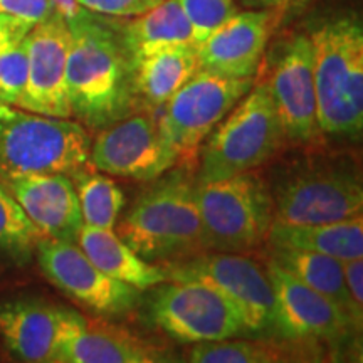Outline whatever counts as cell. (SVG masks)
<instances>
[{
	"label": "cell",
	"mask_w": 363,
	"mask_h": 363,
	"mask_svg": "<svg viewBox=\"0 0 363 363\" xmlns=\"http://www.w3.org/2000/svg\"><path fill=\"white\" fill-rule=\"evenodd\" d=\"M116 224L118 238L153 264H172L203 251L195 179L187 170H169L152 180Z\"/></svg>",
	"instance_id": "obj_2"
},
{
	"label": "cell",
	"mask_w": 363,
	"mask_h": 363,
	"mask_svg": "<svg viewBox=\"0 0 363 363\" xmlns=\"http://www.w3.org/2000/svg\"><path fill=\"white\" fill-rule=\"evenodd\" d=\"M86 11L101 13L110 17H136L150 11L162 0H76Z\"/></svg>",
	"instance_id": "obj_30"
},
{
	"label": "cell",
	"mask_w": 363,
	"mask_h": 363,
	"mask_svg": "<svg viewBox=\"0 0 363 363\" xmlns=\"http://www.w3.org/2000/svg\"><path fill=\"white\" fill-rule=\"evenodd\" d=\"M179 163L155 118L138 111L99 130L91 142L88 165L103 174L152 182Z\"/></svg>",
	"instance_id": "obj_13"
},
{
	"label": "cell",
	"mask_w": 363,
	"mask_h": 363,
	"mask_svg": "<svg viewBox=\"0 0 363 363\" xmlns=\"http://www.w3.org/2000/svg\"><path fill=\"white\" fill-rule=\"evenodd\" d=\"M195 199L203 251L246 254L266 242L272 225L269 182L254 170L224 180L197 182Z\"/></svg>",
	"instance_id": "obj_7"
},
{
	"label": "cell",
	"mask_w": 363,
	"mask_h": 363,
	"mask_svg": "<svg viewBox=\"0 0 363 363\" xmlns=\"http://www.w3.org/2000/svg\"><path fill=\"white\" fill-rule=\"evenodd\" d=\"M79 197L84 225L115 229L125 207V194L111 177L88 170V165L69 175Z\"/></svg>",
	"instance_id": "obj_26"
},
{
	"label": "cell",
	"mask_w": 363,
	"mask_h": 363,
	"mask_svg": "<svg viewBox=\"0 0 363 363\" xmlns=\"http://www.w3.org/2000/svg\"><path fill=\"white\" fill-rule=\"evenodd\" d=\"M153 288L150 318L177 342H219L249 335L233 303L211 286L167 279Z\"/></svg>",
	"instance_id": "obj_9"
},
{
	"label": "cell",
	"mask_w": 363,
	"mask_h": 363,
	"mask_svg": "<svg viewBox=\"0 0 363 363\" xmlns=\"http://www.w3.org/2000/svg\"><path fill=\"white\" fill-rule=\"evenodd\" d=\"M43 238L76 242L84 225L79 197L66 174H26L0 182Z\"/></svg>",
	"instance_id": "obj_18"
},
{
	"label": "cell",
	"mask_w": 363,
	"mask_h": 363,
	"mask_svg": "<svg viewBox=\"0 0 363 363\" xmlns=\"http://www.w3.org/2000/svg\"><path fill=\"white\" fill-rule=\"evenodd\" d=\"M266 274L276 299L279 338L338 345L362 331L331 299L301 283L274 261H267Z\"/></svg>",
	"instance_id": "obj_14"
},
{
	"label": "cell",
	"mask_w": 363,
	"mask_h": 363,
	"mask_svg": "<svg viewBox=\"0 0 363 363\" xmlns=\"http://www.w3.org/2000/svg\"><path fill=\"white\" fill-rule=\"evenodd\" d=\"M123 38L135 66L140 59L162 49L197 45L180 0H162L150 11L123 22Z\"/></svg>",
	"instance_id": "obj_24"
},
{
	"label": "cell",
	"mask_w": 363,
	"mask_h": 363,
	"mask_svg": "<svg viewBox=\"0 0 363 363\" xmlns=\"http://www.w3.org/2000/svg\"><path fill=\"white\" fill-rule=\"evenodd\" d=\"M165 269L170 281H194L225 296L239 311L251 337H278L274 293L266 271L251 257L202 252L167 264Z\"/></svg>",
	"instance_id": "obj_8"
},
{
	"label": "cell",
	"mask_w": 363,
	"mask_h": 363,
	"mask_svg": "<svg viewBox=\"0 0 363 363\" xmlns=\"http://www.w3.org/2000/svg\"><path fill=\"white\" fill-rule=\"evenodd\" d=\"M43 234L30 222L12 197V194L0 184V254L17 264H26L33 257Z\"/></svg>",
	"instance_id": "obj_27"
},
{
	"label": "cell",
	"mask_w": 363,
	"mask_h": 363,
	"mask_svg": "<svg viewBox=\"0 0 363 363\" xmlns=\"http://www.w3.org/2000/svg\"><path fill=\"white\" fill-rule=\"evenodd\" d=\"M91 135L69 118L0 103V182L26 174H66L88 165Z\"/></svg>",
	"instance_id": "obj_5"
},
{
	"label": "cell",
	"mask_w": 363,
	"mask_h": 363,
	"mask_svg": "<svg viewBox=\"0 0 363 363\" xmlns=\"http://www.w3.org/2000/svg\"><path fill=\"white\" fill-rule=\"evenodd\" d=\"M286 143L266 79L252 84L207 135L197 182L224 180L262 167Z\"/></svg>",
	"instance_id": "obj_6"
},
{
	"label": "cell",
	"mask_w": 363,
	"mask_h": 363,
	"mask_svg": "<svg viewBox=\"0 0 363 363\" xmlns=\"http://www.w3.org/2000/svg\"><path fill=\"white\" fill-rule=\"evenodd\" d=\"M29 78L26 38L0 51V103L17 106Z\"/></svg>",
	"instance_id": "obj_28"
},
{
	"label": "cell",
	"mask_w": 363,
	"mask_h": 363,
	"mask_svg": "<svg viewBox=\"0 0 363 363\" xmlns=\"http://www.w3.org/2000/svg\"><path fill=\"white\" fill-rule=\"evenodd\" d=\"M180 6L190 22L197 45L238 13L234 0H180Z\"/></svg>",
	"instance_id": "obj_29"
},
{
	"label": "cell",
	"mask_w": 363,
	"mask_h": 363,
	"mask_svg": "<svg viewBox=\"0 0 363 363\" xmlns=\"http://www.w3.org/2000/svg\"><path fill=\"white\" fill-rule=\"evenodd\" d=\"M264 79L269 86L286 143L303 147L320 142L323 135L318 123L310 35L298 33L281 40L271 52Z\"/></svg>",
	"instance_id": "obj_11"
},
{
	"label": "cell",
	"mask_w": 363,
	"mask_h": 363,
	"mask_svg": "<svg viewBox=\"0 0 363 363\" xmlns=\"http://www.w3.org/2000/svg\"><path fill=\"white\" fill-rule=\"evenodd\" d=\"M318 123L323 136L360 140L363 130V27L355 13L331 17L310 34Z\"/></svg>",
	"instance_id": "obj_3"
},
{
	"label": "cell",
	"mask_w": 363,
	"mask_h": 363,
	"mask_svg": "<svg viewBox=\"0 0 363 363\" xmlns=\"http://www.w3.org/2000/svg\"><path fill=\"white\" fill-rule=\"evenodd\" d=\"M254 78H227L203 69L197 72L165 103L158 126L179 158L201 147L217 123L246 96Z\"/></svg>",
	"instance_id": "obj_10"
},
{
	"label": "cell",
	"mask_w": 363,
	"mask_h": 363,
	"mask_svg": "<svg viewBox=\"0 0 363 363\" xmlns=\"http://www.w3.org/2000/svg\"><path fill=\"white\" fill-rule=\"evenodd\" d=\"M54 13V0H0V16L39 24Z\"/></svg>",
	"instance_id": "obj_31"
},
{
	"label": "cell",
	"mask_w": 363,
	"mask_h": 363,
	"mask_svg": "<svg viewBox=\"0 0 363 363\" xmlns=\"http://www.w3.org/2000/svg\"><path fill=\"white\" fill-rule=\"evenodd\" d=\"M167 353L138 335L99 318H86L65 308L54 362L61 363H152Z\"/></svg>",
	"instance_id": "obj_17"
},
{
	"label": "cell",
	"mask_w": 363,
	"mask_h": 363,
	"mask_svg": "<svg viewBox=\"0 0 363 363\" xmlns=\"http://www.w3.org/2000/svg\"><path fill=\"white\" fill-rule=\"evenodd\" d=\"M283 13L281 9L238 12L197 45L199 69L227 78H254Z\"/></svg>",
	"instance_id": "obj_16"
},
{
	"label": "cell",
	"mask_w": 363,
	"mask_h": 363,
	"mask_svg": "<svg viewBox=\"0 0 363 363\" xmlns=\"http://www.w3.org/2000/svg\"><path fill=\"white\" fill-rule=\"evenodd\" d=\"M34 26L11 16H0V51L9 44L22 40Z\"/></svg>",
	"instance_id": "obj_33"
},
{
	"label": "cell",
	"mask_w": 363,
	"mask_h": 363,
	"mask_svg": "<svg viewBox=\"0 0 363 363\" xmlns=\"http://www.w3.org/2000/svg\"><path fill=\"white\" fill-rule=\"evenodd\" d=\"M35 252L45 278L94 315H126L140 303V289L104 274L76 242L40 238Z\"/></svg>",
	"instance_id": "obj_12"
},
{
	"label": "cell",
	"mask_w": 363,
	"mask_h": 363,
	"mask_svg": "<svg viewBox=\"0 0 363 363\" xmlns=\"http://www.w3.org/2000/svg\"><path fill=\"white\" fill-rule=\"evenodd\" d=\"M239 2L249 9H281V11H286L296 0H239Z\"/></svg>",
	"instance_id": "obj_34"
},
{
	"label": "cell",
	"mask_w": 363,
	"mask_h": 363,
	"mask_svg": "<svg viewBox=\"0 0 363 363\" xmlns=\"http://www.w3.org/2000/svg\"><path fill=\"white\" fill-rule=\"evenodd\" d=\"M199 69L197 45H174L140 59L135 66V91L140 108L165 104Z\"/></svg>",
	"instance_id": "obj_23"
},
{
	"label": "cell",
	"mask_w": 363,
	"mask_h": 363,
	"mask_svg": "<svg viewBox=\"0 0 363 363\" xmlns=\"http://www.w3.org/2000/svg\"><path fill=\"white\" fill-rule=\"evenodd\" d=\"M69 40L67 22L56 12L29 30L26 35L29 78L17 106L45 116H71L66 88Z\"/></svg>",
	"instance_id": "obj_15"
},
{
	"label": "cell",
	"mask_w": 363,
	"mask_h": 363,
	"mask_svg": "<svg viewBox=\"0 0 363 363\" xmlns=\"http://www.w3.org/2000/svg\"><path fill=\"white\" fill-rule=\"evenodd\" d=\"M272 219L323 224L363 214L362 172L343 157H308L286 167L269 184Z\"/></svg>",
	"instance_id": "obj_4"
},
{
	"label": "cell",
	"mask_w": 363,
	"mask_h": 363,
	"mask_svg": "<svg viewBox=\"0 0 363 363\" xmlns=\"http://www.w3.org/2000/svg\"><path fill=\"white\" fill-rule=\"evenodd\" d=\"M76 242L94 266L104 274L145 291L169 279V272L160 264H153L123 242L113 229L81 227Z\"/></svg>",
	"instance_id": "obj_20"
},
{
	"label": "cell",
	"mask_w": 363,
	"mask_h": 363,
	"mask_svg": "<svg viewBox=\"0 0 363 363\" xmlns=\"http://www.w3.org/2000/svg\"><path fill=\"white\" fill-rule=\"evenodd\" d=\"M66 22L71 34L66 62L71 116L99 131L142 111L120 17L81 9Z\"/></svg>",
	"instance_id": "obj_1"
},
{
	"label": "cell",
	"mask_w": 363,
	"mask_h": 363,
	"mask_svg": "<svg viewBox=\"0 0 363 363\" xmlns=\"http://www.w3.org/2000/svg\"><path fill=\"white\" fill-rule=\"evenodd\" d=\"M321 345L294 342L278 337L227 338L219 342L195 343L189 362L197 363H274L321 360Z\"/></svg>",
	"instance_id": "obj_22"
},
{
	"label": "cell",
	"mask_w": 363,
	"mask_h": 363,
	"mask_svg": "<svg viewBox=\"0 0 363 363\" xmlns=\"http://www.w3.org/2000/svg\"><path fill=\"white\" fill-rule=\"evenodd\" d=\"M65 308L34 298L0 305V337L22 362H54Z\"/></svg>",
	"instance_id": "obj_19"
},
{
	"label": "cell",
	"mask_w": 363,
	"mask_h": 363,
	"mask_svg": "<svg viewBox=\"0 0 363 363\" xmlns=\"http://www.w3.org/2000/svg\"><path fill=\"white\" fill-rule=\"evenodd\" d=\"M266 242L269 247H289L325 254L338 261L363 257V217L323 224L272 222Z\"/></svg>",
	"instance_id": "obj_21"
},
{
	"label": "cell",
	"mask_w": 363,
	"mask_h": 363,
	"mask_svg": "<svg viewBox=\"0 0 363 363\" xmlns=\"http://www.w3.org/2000/svg\"><path fill=\"white\" fill-rule=\"evenodd\" d=\"M271 261L289 271L294 278L310 286L316 293L331 299L357 326L363 323V310H360L348 293L343 278L342 261L325 254L301 251L289 247H271Z\"/></svg>",
	"instance_id": "obj_25"
},
{
	"label": "cell",
	"mask_w": 363,
	"mask_h": 363,
	"mask_svg": "<svg viewBox=\"0 0 363 363\" xmlns=\"http://www.w3.org/2000/svg\"><path fill=\"white\" fill-rule=\"evenodd\" d=\"M343 278L355 305L363 310V257L342 261Z\"/></svg>",
	"instance_id": "obj_32"
}]
</instances>
